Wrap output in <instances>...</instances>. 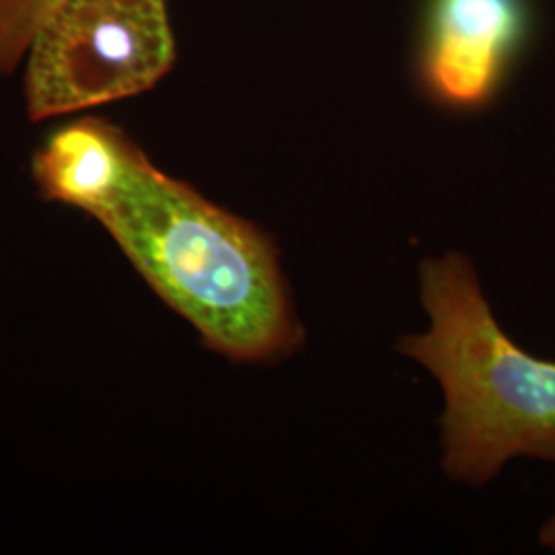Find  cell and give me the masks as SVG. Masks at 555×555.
<instances>
[{
  "label": "cell",
  "mask_w": 555,
  "mask_h": 555,
  "mask_svg": "<svg viewBox=\"0 0 555 555\" xmlns=\"http://www.w3.org/2000/svg\"><path fill=\"white\" fill-rule=\"evenodd\" d=\"M89 217L210 350L263 362L300 346L272 238L163 173L134 142Z\"/></svg>",
  "instance_id": "1"
},
{
  "label": "cell",
  "mask_w": 555,
  "mask_h": 555,
  "mask_svg": "<svg viewBox=\"0 0 555 555\" xmlns=\"http://www.w3.org/2000/svg\"><path fill=\"white\" fill-rule=\"evenodd\" d=\"M420 282L430 330L403 337L399 352L444 389V472L481 486L515 456L555 461V362L500 327L465 256L426 259Z\"/></svg>",
  "instance_id": "2"
},
{
  "label": "cell",
  "mask_w": 555,
  "mask_h": 555,
  "mask_svg": "<svg viewBox=\"0 0 555 555\" xmlns=\"http://www.w3.org/2000/svg\"><path fill=\"white\" fill-rule=\"evenodd\" d=\"M27 52V112L40 121L151 89L176 43L165 0H64Z\"/></svg>",
  "instance_id": "3"
},
{
  "label": "cell",
  "mask_w": 555,
  "mask_h": 555,
  "mask_svg": "<svg viewBox=\"0 0 555 555\" xmlns=\"http://www.w3.org/2000/svg\"><path fill=\"white\" fill-rule=\"evenodd\" d=\"M525 29L522 0H437L426 50L430 85L453 103L488 100Z\"/></svg>",
  "instance_id": "4"
},
{
  "label": "cell",
  "mask_w": 555,
  "mask_h": 555,
  "mask_svg": "<svg viewBox=\"0 0 555 555\" xmlns=\"http://www.w3.org/2000/svg\"><path fill=\"white\" fill-rule=\"evenodd\" d=\"M132 140L100 119L64 126L34 157L43 196L91 215L118 181Z\"/></svg>",
  "instance_id": "5"
},
{
  "label": "cell",
  "mask_w": 555,
  "mask_h": 555,
  "mask_svg": "<svg viewBox=\"0 0 555 555\" xmlns=\"http://www.w3.org/2000/svg\"><path fill=\"white\" fill-rule=\"evenodd\" d=\"M64 0H0V75L20 62L38 27Z\"/></svg>",
  "instance_id": "6"
},
{
  "label": "cell",
  "mask_w": 555,
  "mask_h": 555,
  "mask_svg": "<svg viewBox=\"0 0 555 555\" xmlns=\"http://www.w3.org/2000/svg\"><path fill=\"white\" fill-rule=\"evenodd\" d=\"M541 543L545 545V547H550V550H554L555 552V513L547 522H545V527L541 529Z\"/></svg>",
  "instance_id": "7"
}]
</instances>
